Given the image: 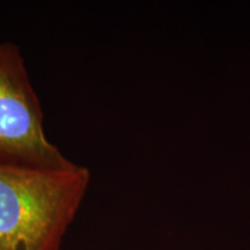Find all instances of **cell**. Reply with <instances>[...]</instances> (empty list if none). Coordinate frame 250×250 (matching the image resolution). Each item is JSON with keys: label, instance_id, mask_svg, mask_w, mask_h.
Listing matches in <instances>:
<instances>
[{"label": "cell", "instance_id": "1", "mask_svg": "<svg viewBox=\"0 0 250 250\" xmlns=\"http://www.w3.org/2000/svg\"><path fill=\"white\" fill-rule=\"evenodd\" d=\"M90 182L88 168L0 162V250H61Z\"/></svg>", "mask_w": 250, "mask_h": 250}, {"label": "cell", "instance_id": "2", "mask_svg": "<svg viewBox=\"0 0 250 250\" xmlns=\"http://www.w3.org/2000/svg\"><path fill=\"white\" fill-rule=\"evenodd\" d=\"M0 162L49 169L74 164L51 143L20 48L0 42Z\"/></svg>", "mask_w": 250, "mask_h": 250}]
</instances>
